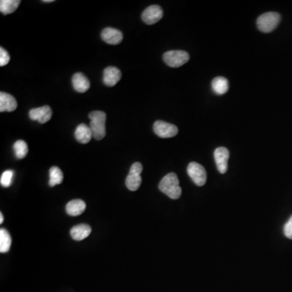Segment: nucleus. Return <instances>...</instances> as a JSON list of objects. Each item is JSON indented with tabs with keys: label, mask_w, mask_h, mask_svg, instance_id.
<instances>
[{
	"label": "nucleus",
	"mask_w": 292,
	"mask_h": 292,
	"mask_svg": "<svg viewBox=\"0 0 292 292\" xmlns=\"http://www.w3.org/2000/svg\"><path fill=\"white\" fill-rule=\"evenodd\" d=\"M159 188L162 193L170 197V199H179L181 196L182 189L175 173H169L163 177L159 184Z\"/></svg>",
	"instance_id": "obj_1"
},
{
	"label": "nucleus",
	"mask_w": 292,
	"mask_h": 292,
	"mask_svg": "<svg viewBox=\"0 0 292 292\" xmlns=\"http://www.w3.org/2000/svg\"><path fill=\"white\" fill-rule=\"evenodd\" d=\"M88 118L90 119L91 131L93 133V138L100 141L104 138L106 136V121H107V115L103 111H92L88 115Z\"/></svg>",
	"instance_id": "obj_2"
},
{
	"label": "nucleus",
	"mask_w": 292,
	"mask_h": 292,
	"mask_svg": "<svg viewBox=\"0 0 292 292\" xmlns=\"http://www.w3.org/2000/svg\"><path fill=\"white\" fill-rule=\"evenodd\" d=\"M281 21V16L278 12H266L259 16L256 25L259 30L263 33L274 31Z\"/></svg>",
	"instance_id": "obj_3"
},
{
	"label": "nucleus",
	"mask_w": 292,
	"mask_h": 292,
	"mask_svg": "<svg viewBox=\"0 0 292 292\" xmlns=\"http://www.w3.org/2000/svg\"><path fill=\"white\" fill-rule=\"evenodd\" d=\"M190 55L184 50H170L163 54V60L170 68H179L188 63Z\"/></svg>",
	"instance_id": "obj_4"
},
{
	"label": "nucleus",
	"mask_w": 292,
	"mask_h": 292,
	"mask_svg": "<svg viewBox=\"0 0 292 292\" xmlns=\"http://www.w3.org/2000/svg\"><path fill=\"white\" fill-rule=\"evenodd\" d=\"M143 167L141 163H135L130 168L129 174L126 179V186L130 191H136L141 184V174Z\"/></svg>",
	"instance_id": "obj_5"
},
{
	"label": "nucleus",
	"mask_w": 292,
	"mask_h": 292,
	"mask_svg": "<svg viewBox=\"0 0 292 292\" xmlns=\"http://www.w3.org/2000/svg\"><path fill=\"white\" fill-rule=\"evenodd\" d=\"M187 171H188V175L191 179H193V181L197 186L205 185L207 180V174H206V170L203 166L201 165L199 163H189L187 168Z\"/></svg>",
	"instance_id": "obj_6"
},
{
	"label": "nucleus",
	"mask_w": 292,
	"mask_h": 292,
	"mask_svg": "<svg viewBox=\"0 0 292 292\" xmlns=\"http://www.w3.org/2000/svg\"><path fill=\"white\" fill-rule=\"evenodd\" d=\"M154 131L157 136L161 138H170L178 134V127L175 125L164 122L163 120H157L154 123Z\"/></svg>",
	"instance_id": "obj_7"
},
{
	"label": "nucleus",
	"mask_w": 292,
	"mask_h": 292,
	"mask_svg": "<svg viewBox=\"0 0 292 292\" xmlns=\"http://www.w3.org/2000/svg\"><path fill=\"white\" fill-rule=\"evenodd\" d=\"M163 16V11L159 5H152L143 11L142 21L147 25H154L159 22Z\"/></svg>",
	"instance_id": "obj_8"
},
{
	"label": "nucleus",
	"mask_w": 292,
	"mask_h": 292,
	"mask_svg": "<svg viewBox=\"0 0 292 292\" xmlns=\"http://www.w3.org/2000/svg\"><path fill=\"white\" fill-rule=\"evenodd\" d=\"M229 157H230V153L227 148L218 147L214 151L216 166H217V170L221 174H225L227 171Z\"/></svg>",
	"instance_id": "obj_9"
},
{
	"label": "nucleus",
	"mask_w": 292,
	"mask_h": 292,
	"mask_svg": "<svg viewBox=\"0 0 292 292\" xmlns=\"http://www.w3.org/2000/svg\"><path fill=\"white\" fill-rule=\"evenodd\" d=\"M29 116L34 121H38L40 124H45L52 117V110L49 106L32 109L30 111Z\"/></svg>",
	"instance_id": "obj_10"
},
{
	"label": "nucleus",
	"mask_w": 292,
	"mask_h": 292,
	"mask_svg": "<svg viewBox=\"0 0 292 292\" xmlns=\"http://www.w3.org/2000/svg\"><path fill=\"white\" fill-rule=\"evenodd\" d=\"M101 37L105 42L111 44V45H118V44L121 43V42L124 39L123 33L119 30L114 29V28L104 29L102 30Z\"/></svg>",
	"instance_id": "obj_11"
},
{
	"label": "nucleus",
	"mask_w": 292,
	"mask_h": 292,
	"mask_svg": "<svg viewBox=\"0 0 292 292\" xmlns=\"http://www.w3.org/2000/svg\"><path fill=\"white\" fill-rule=\"evenodd\" d=\"M122 77V74L119 68L116 67H108L103 72V83L107 86L113 87L116 85Z\"/></svg>",
	"instance_id": "obj_12"
},
{
	"label": "nucleus",
	"mask_w": 292,
	"mask_h": 292,
	"mask_svg": "<svg viewBox=\"0 0 292 292\" xmlns=\"http://www.w3.org/2000/svg\"><path fill=\"white\" fill-rule=\"evenodd\" d=\"M17 108V102L16 98L9 93H0V111L11 112Z\"/></svg>",
	"instance_id": "obj_13"
},
{
	"label": "nucleus",
	"mask_w": 292,
	"mask_h": 292,
	"mask_svg": "<svg viewBox=\"0 0 292 292\" xmlns=\"http://www.w3.org/2000/svg\"><path fill=\"white\" fill-rule=\"evenodd\" d=\"M73 88L78 93H85L90 87V83L83 73H77L73 77Z\"/></svg>",
	"instance_id": "obj_14"
},
{
	"label": "nucleus",
	"mask_w": 292,
	"mask_h": 292,
	"mask_svg": "<svg viewBox=\"0 0 292 292\" xmlns=\"http://www.w3.org/2000/svg\"><path fill=\"white\" fill-rule=\"evenodd\" d=\"M85 209H86V204L82 200H73L70 202H68L66 206V212L68 215L76 217L84 213Z\"/></svg>",
	"instance_id": "obj_15"
},
{
	"label": "nucleus",
	"mask_w": 292,
	"mask_h": 292,
	"mask_svg": "<svg viewBox=\"0 0 292 292\" xmlns=\"http://www.w3.org/2000/svg\"><path fill=\"white\" fill-rule=\"evenodd\" d=\"M75 137L77 141L82 144H87L89 142L93 137V133L91 131L90 127H88L84 124L78 125L75 131Z\"/></svg>",
	"instance_id": "obj_16"
},
{
	"label": "nucleus",
	"mask_w": 292,
	"mask_h": 292,
	"mask_svg": "<svg viewBox=\"0 0 292 292\" xmlns=\"http://www.w3.org/2000/svg\"><path fill=\"white\" fill-rule=\"evenodd\" d=\"M91 233V227L86 224L77 225L71 230L70 234L72 238L77 241L84 240Z\"/></svg>",
	"instance_id": "obj_17"
},
{
	"label": "nucleus",
	"mask_w": 292,
	"mask_h": 292,
	"mask_svg": "<svg viewBox=\"0 0 292 292\" xmlns=\"http://www.w3.org/2000/svg\"><path fill=\"white\" fill-rule=\"evenodd\" d=\"M212 88L218 95L227 93L229 89V82L227 78L217 77L212 81Z\"/></svg>",
	"instance_id": "obj_18"
},
{
	"label": "nucleus",
	"mask_w": 292,
	"mask_h": 292,
	"mask_svg": "<svg viewBox=\"0 0 292 292\" xmlns=\"http://www.w3.org/2000/svg\"><path fill=\"white\" fill-rule=\"evenodd\" d=\"M20 0H1L0 1V11L3 15L13 13L21 3Z\"/></svg>",
	"instance_id": "obj_19"
},
{
	"label": "nucleus",
	"mask_w": 292,
	"mask_h": 292,
	"mask_svg": "<svg viewBox=\"0 0 292 292\" xmlns=\"http://www.w3.org/2000/svg\"><path fill=\"white\" fill-rule=\"evenodd\" d=\"M11 245L10 234L6 229L0 230V252L5 253L9 251Z\"/></svg>",
	"instance_id": "obj_20"
},
{
	"label": "nucleus",
	"mask_w": 292,
	"mask_h": 292,
	"mask_svg": "<svg viewBox=\"0 0 292 292\" xmlns=\"http://www.w3.org/2000/svg\"><path fill=\"white\" fill-rule=\"evenodd\" d=\"M50 180H49V185L50 187L59 185L63 183L64 180V174L62 170L58 167H52L50 168Z\"/></svg>",
	"instance_id": "obj_21"
},
{
	"label": "nucleus",
	"mask_w": 292,
	"mask_h": 292,
	"mask_svg": "<svg viewBox=\"0 0 292 292\" xmlns=\"http://www.w3.org/2000/svg\"><path fill=\"white\" fill-rule=\"evenodd\" d=\"M13 149L16 159H25L29 152L27 144L22 140L16 141L14 144Z\"/></svg>",
	"instance_id": "obj_22"
},
{
	"label": "nucleus",
	"mask_w": 292,
	"mask_h": 292,
	"mask_svg": "<svg viewBox=\"0 0 292 292\" xmlns=\"http://www.w3.org/2000/svg\"><path fill=\"white\" fill-rule=\"evenodd\" d=\"M13 177V170H5L4 172L2 173V175H1V179H0V184H1V185H2V187L8 188V187L11 186V183H12Z\"/></svg>",
	"instance_id": "obj_23"
},
{
	"label": "nucleus",
	"mask_w": 292,
	"mask_h": 292,
	"mask_svg": "<svg viewBox=\"0 0 292 292\" xmlns=\"http://www.w3.org/2000/svg\"><path fill=\"white\" fill-rule=\"evenodd\" d=\"M9 53L7 52V50L3 49L2 47H0V66L3 67V66L7 65L10 62Z\"/></svg>",
	"instance_id": "obj_24"
},
{
	"label": "nucleus",
	"mask_w": 292,
	"mask_h": 292,
	"mask_svg": "<svg viewBox=\"0 0 292 292\" xmlns=\"http://www.w3.org/2000/svg\"><path fill=\"white\" fill-rule=\"evenodd\" d=\"M283 231H284V235H285L286 237L292 240V215L290 217V219L288 220V222L284 226Z\"/></svg>",
	"instance_id": "obj_25"
},
{
	"label": "nucleus",
	"mask_w": 292,
	"mask_h": 292,
	"mask_svg": "<svg viewBox=\"0 0 292 292\" xmlns=\"http://www.w3.org/2000/svg\"><path fill=\"white\" fill-rule=\"evenodd\" d=\"M3 220H4V218H3V215H2V213H0V223H1V224L3 222Z\"/></svg>",
	"instance_id": "obj_26"
},
{
	"label": "nucleus",
	"mask_w": 292,
	"mask_h": 292,
	"mask_svg": "<svg viewBox=\"0 0 292 292\" xmlns=\"http://www.w3.org/2000/svg\"><path fill=\"white\" fill-rule=\"evenodd\" d=\"M42 2H54V0H43V1H42Z\"/></svg>",
	"instance_id": "obj_27"
}]
</instances>
